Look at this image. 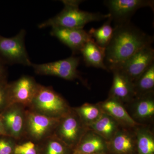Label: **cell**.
<instances>
[{
	"label": "cell",
	"mask_w": 154,
	"mask_h": 154,
	"mask_svg": "<svg viewBox=\"0 0 154 154\" xmlns=\"http://www.w3.org/2000/svg\"><path fill=\"white\" fill-rule=\"evenodd\" d=\"M153 37L131 22L115 25L111 40L105 48V63L108 71L119 68L138 51L152 45Z\"/></svg>",
	"instance_id": "obj_1"
},
{
	"label": "cell",
	"mask_w": 154,
	"mask_h": 154,
	"mask_svg": "<svg viewBox=\"0 0 154 154\" xmlns=\"http://www.w3.org/2000/svg\"><path fill=\"white\" fill-rule=\"evenodd\" d=\"M63 9L55 17L40 23L39 28H61L84 29L85 25L93 22H99L110 17L109 14L92 13L80 10L79 5L82 1H63Z\"/></svg>",
	"instance_id": "obj_2"
},
{
	"label": "cell",
	"mask_w": 154,
	"mask_h": 154,
	"mask_svg": "<svg viewBox=\"0 0 154 154\" xmlns=\"http://www.w3.org/2000/svg\"><path fill=\"white\" fill-rule=\"evenodd\" d=\"M31 105L36 112L44 115L62 118L70 111L64 99L49 87L38 85Z\"/></svg>",
	"instance_id": "obj_3"
},
{
	"label": "cell",
	"mask_w": 154,
	"mask_h": 154,
	"mask_svg": "<svg viewBox=\"0 0 154 154\" xmlns=\"http://www.w3.org/2000/svg\"><path fill=\"white\" fill-rule=\"evenodd\" d=\"M25 35L24 29L10 38L0 35V61L5 65L19 64L31 66L32 63L25 47Z\"/></svg>",
	"instance_id": "obj_4"
},
{
	"label": "cell",
	"mask_w": 154,
	"mask_h": 154,
	"mask_svg": "<svg viewBox=\"0 0 154 154\" xmlns=\"http://www.w3.org/2000/svg\"><path fill=\"white\" fill-rule=\"evenodd\" d=\"M115 25L130 22V19L139 9L149 7L154 11V1L152 0H106L104 1Z\"/></svg>",
	"instance_id": "obj_5"
},
{
	"label": "cell",
	"mask_w": 154,
	"mask_h": 154,
	"mask_svg": "<svg viewBox=\"0 0 154 154\" xmlns=\"http://www.w3.org/2000/svg\"><path fill=\"white\" fill-rule=\"evenodd\" d=\"M80 58L77 57H70L65 59L48 63L32 64L36 74L54 76L66 80H73L79 77L78 68Z\"/></svg>",
	"instance_id": "obj_6"
},
{
	"label": "cell",
	"mask_w": 154,
	"mask_h": 154,
	"mask_svg": "<svg viewBox=\"0 0 154 154\" xmlns=\"http://www.w3.org/2000/svg\"><path fill=\"white\" fill-rule=\"evenodd\" d=\"M154 63V48L152 45H149L138 51L117 69L134 85Z\"/></svg>",
	"instance_id": "obj_7"
},
{
	"label": "cell",
	"mask_w": 154,
	"mask_h": 154,
	"mask_svg": "<svg viewBox=\"0 0 154 154\" xmlns=\"http://www.w3.org/2000/svg\"><path fill=\"white\" fill-rule=\"evenodd\" d=\"M84 125L78 114L69 112L58 124L57 138L66 146L75 147L86 132Z\"/></svg>",
	"instance_id": "obj_8"
},
{
	"label": "cell",
	"mask_w": 154,
	"mask_h": 154,
	"mask_svg": "<svg viewBox=\"0 0 154 154\" xmlns=\"http://www.w3.org/2000/svg\"><path fill=\"white\" fill-rule=\"evenodd\" d=\"M38 85L33 77L24 75L14 82L8 84L11 105H31Z\"/></svg>",
	"instance_id": "obj_9"
},
{
	"label": "cell",
	"mask_w": 154,
	"mask_h": 154,
	"mask_svg": "<svg viewBox=\"0 0 154 154\" xmlns=\"http://www.w3.org/2000/svg\"><path fill=\"white\" fill-rule=\"evenodd\" d=\"M50 34L70 48L74 53L80 52L85 44L93 39L84 29L52 28Z\"/></svg>",
	"instance_id": "obj_10"
},
{
	"label": "cell",
	"mask_w": 154,
	"mask_h": 154,
	"mask_svg": "<svg viewBox=\"0 0 154 154\" xmlns=\"http://www.w3.org/2000/svg\"><path fill=\"white\" fill-rule=\"evenodd\" d=\"M61 118L50 117L36 111L30 112L27 117L28 133L34 139H41L58 125Z\"/></svg>",
	"instance_id": "obj_11"
},
{
	"label": "cell",
	"mask_w": 154,
	"mask_h": 154,
	"mask_svg": "<svg viewBox=\"0 0 154 154\" xmlns=\"http://www.w3.org/2000/svg\"><path fill=\"white\" fill-rule=\"evenodd\" d=\"M1 114L7 135L12 138L19 137L24 126V114L21 108L10 105Z\"/></svg>",
	"instance_id": "obj_12"
},
{
	"label": "cell",
	"mask_w": 154,
	"mask_h": 154,
	"mask_svg": "<svg viewBox=\"0 0 154 154\" xmlns=\"http://www.w3.org/2000/svg\"><path fill=\"white\" fill-rule=\"evenodd\" d=\"M113 83L109 97L117 99L120 102H125L135 98L134 85L118 69L112 71Z\"/></svg>",
	"instance_id": "obj_13"
},
{
	"label": "cell",
	"mask_w": 154,
	"mask_h": 154,
	"mask_svg": "<svg viewBox=\"0 0 154 154\" xmlns=\"http://www.w3.org/2000/svg\"><path fill=\"white\" fill-rule=\"evenodd\" d=\"M103 113L110 115L119 124L129 127H135L139 124L135 121L117 99L109 97L104 102L99 104Z\"/></svg>",
	"instance_id": "obj_14"
},
{
	"label": "cell",
	"mask_w": 154,
	"mask_h": 154,
	"mask_svg": "<svg viewBox=\"0 0 154 154\" xmlns=\"http://www.w3.org/2000/svg\"><path fill=\"white\" fill-rule=\"evenodd\" d=\"M107 147L104 139L91 130L87 131L75 147L72 154L102 153Z\"/></svg>",
	"instance_id": "obj_15"
},
{
	"label": "cell",
	"mask_w": 154,
	"mask_h": 154,
	"mask_svg": "<svg viewBox=\"0 0 154 154\" xmlns=\"http://www.w3.org/2000/svg\"><path fill=\"white\" fill-rule=\"evenodd\" d=\"M80 53L87 66L102 69L109 72L105 63V49L98 46L93 39L85 44Z\"/></svg>",
	"instance_id": "obj_16"
},
{
	"label": "cell",
	"mask_w": 154,
	"mask_h": 154,
	"mask_svg": "<svg viewBox=\"0 0 154 154\" xmlns=\"http://www.w3.org/2000/svg\"><path fill=\"white\" fill-rule=\"evenodd\" d=\"M119 123L110 115L103 113L101 117L87 127L105 140H109L118 131Z\"/></svg>",
	"instance_id": "obj_17"
},
{
	"label": "cell",
	"mask_w": 154,
	"mask_h": 154,
	"mask_svg": "<svg viewBox=\"0 0 154 154\" xmlns=\"http://www.w3.org/2000/svg\"><path fill=\"white\" fill-rule=\"evenodd\" d=\"M136 138L126 130H119L109 141V146L114 152L118 154H128L134 149Z\"/></svg>",
	"instance_id": "obj_18"
},
{
	"label": "cell",
	"mask_w": 154,
	"mask_h": 154,
	"mask_svg": "<svg viewBox=\"0 0 154 154\" xmlns=\"http://www.w3.org/2000/svg\"><path fill=\"white\" fill-rule=\"evenodd\" d=\"M112 20L109 17L99 28H92L88 32L91 38L99 47L105 48L112 38L113 28L111 25Z\"/></svg>",
	"instance_id": "obj_19"
},
{
	"label": "cell",
	"mask_w": 154,
	"mask_h": 154,
	"mask_svg": "<svg viewBox=\"0 0 154 154\" xmlns=\"http://www.w3.org/2000/svg\"><path fill=\"white\" fill-rule=\"evenodd\" d=\"M154 63L134 84L135 98L153 92Z\"/></svg>",
	"instance_id": "obj_20"
},
{
	"label": "cell",
	"mask_w": 154,
	"mask_h": 154,
	"mask_svg": "<svg viewBox=\"0 0 154 154\" xmlns=\"http://www.w3.org/2000/svg\"><path fill=\"white\" fill-rule=\"evenodd\" d=\"M137 99L135 113L141 120L151 118L154 114L153 92L135 97Z\"/></svg>",
	"instance_id": "obj_21"
},
{
	"label": "cell",
	"mask_w": 154,
	"mask_h": 154,
	"mask_svg": "<svg viewBox=\"0 0 154 154\" xmlns=\"http://www.w3.org/2000/svg\"><path fill=\"white\" fill-rule=\"evenodd\" d=\"M77 114L84 124L87 126L95 122L103 113L99 105L86 103L76 109Z\"/></svg>",
	"instance_id": "obj_22"
},
{
	"label": "cell",
	"mask_w": 154,
	"mask_h": 154,
	"mask_svg": "<svg viewBox=\"0 0 154 154\" xmlns=\"http://www.w3.org/2000/svg\"><path fill=\"white\" fill-rule=\"evenodd\" d=\"M136 138L139 154H154V140L151 133L146 130H139Z\"/></svg>",
	"instance_id": "obj_23"
},
{
	"label": "cell",
	"mask_w": 154,
	"mask_h": 154,
	"mask_svg": "<svg viewBox=\"0 0 154 154\" xmlns=\"http://www.w3.org/2000/svg\"><path fill=\"white\" fill-rule=\"evenodd\" d=\"M66 146L57 138L51 139L46 144L41 154H65Z\"/></svg>",
	"instance_id": "obj_24"
},
{
	"label": "cell",
	"mask_w": 154,
	"mask_h": 154,
	"mask_svg": "<svg viewBox=\"0 0 154 154\" xmlns=\"http://www.w3.org/2000/svg\"><path fill=\"white\" fill-rule=\"evenodd\" d=\"M37 146L31 141L15 145L13 154H41Z\"/></svg>",
	"instance_id": "obj_25"
},
{
	"label": "cell",
	"mask_w": 154,
	"mask_h": 154,
	"mask_svg": "<svg viewBox=\"0 0 154 154\" xmlns=\"http://www.w3.org/2000/svg\"><path fill=\"white\" fill-rule=\"evenodd\" d=\"M11 105L7 82L0 83V113Z\"/></svg>",
	"instance_id": "obj_26"
},
{
	"label": "cell",
	"mask_w": 154,
	"mask_h": 154,
	"mask_svg": "<svg viewBox=\"0 0 154 154\" xmlns=\"http://www.w3.org/2000/svg\"><path fill=\"white\" fill-rule=\"evenodd\" d=\"M16 145L12 138L7 135L0 136V154H13Z\"/></svg>",
	"instance_id": "obj_27"
},
{
	"label": "cell",
	"mask_w": 154,
	"mask_h": 154,
	"mask_svg": "<svg viewBox=\"0 0 154 154\" xmlns=\"http://www.w3.org/2000/svg\"><path fill=\"white\" fill-rule=\"evenodd\" d=\"M5 66L0 61V83L7 82V72Z\"/></svg>",
	"instance_id": "obj_28"
},
{
	"label": "cell",
	"mask_w": 154,
	"mask_h": 154,
	"mask_svg": "<svg viewBox=\"0 0 154 154\" xmlns=\"http://www.w3.org/2000/svg\"><path fill=\"white\" fill-rule=\"evenodd\" d=\"M2 135H7V134H6L4 124H3L2 115L0 113V136Z\"/></svg>",
	"instance_id": "obj_29"
},
{
	"label": "cell",
	"mask_w": 154,
	"mask_h": 154,
	"mask_svg": "<svg viewBox=\"0 0 154 154\" xmlns=\"http://www.w3.org/2000/svg\"><path fill=\"white\" fill-rule=\"evenodd\" d=\"M102 154V153H96V154Z\"/></svg>",
	"instance_id": "obj_30"
}]
</instances>
